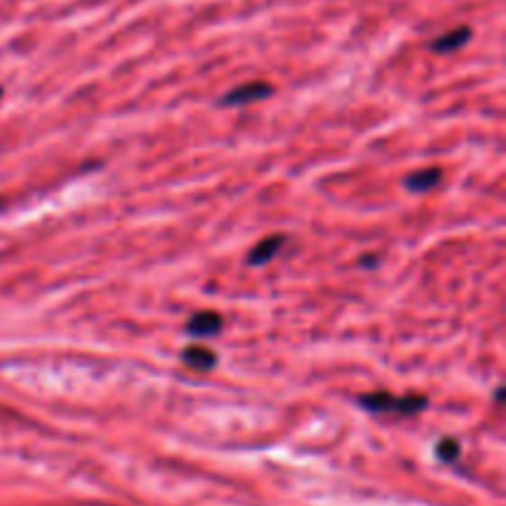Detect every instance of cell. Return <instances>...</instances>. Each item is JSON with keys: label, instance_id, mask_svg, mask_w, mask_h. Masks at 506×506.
<instances>
[{"label": "cell", "instance_id": "obj_1", "mask_svg": "<svg viewBox=\"0 0 506 506\" xmlns=\"http://www.w3.org/2000/svg\"><path fill=\"white\" fill-rule=\"evenodd\" d=\"M358 405L366 408L368 413H398V415H418L428 408V398L425 395H405V398H395V395L378 391V393L358 395Z\"/></svg>", "mask_w": 506, "mask_h": 506}, {"label": "cell", "instance_id": "obj_2", "mask_svg": "<svg viewBox=\"0 0 506 506\" xmlns=\"http://www.w3.org/2000/svg\"><path fill=\"white\" fill-rule=\"evenodd\" d=\"M272 92L274 87L267 85V82H247V85L235 87V89H230L227 94H223L220 106H244V104L262 102V99H267Z\"/></svg>", "mask_w": 506, "mask_h": 506}, {"label": "cell", "instance_id": "obj_3", "mask_svg": "<svg viewBox=\"0 0 506 506\" xmlns=\"http://www.w3.org/2000/svg\"><path fill=\"white\" fill-rule=\"evenodd\" d=\"M284 244H287V237H284V235H270V237H264V240H260V243L250 250V254H247V264L262 267V264L272 262Z\"/></svg>", "mask_w": 506, "mask_h": 506}, {"label": "cell", "instance_id": "obj_4", "mask_svg": "<svg viewBox=\"0 0 506 506\" xmlns=\"http://www.w3.org/2000/svg\"><path fill=\"white\" fill-rule=\"evenodd\" d=\"M223 328V317L217 311H198L193 319L186 324V334L196 338H207L220 334Z\"/></svg>", "mask_w": 506, "mask_h": 506}, {"label": "cell", "instance_id": "obj_5", "mask_svg": "<svg viewBox=\"0 0 506 506\" xmlns=\"http://www.w3.org/2000/svg\"><path fill=\"white\" fill-rule=\"evenodd\" d=\"M469 38H472V30L467 28V25H460V28L450 30V32H445V35H440V38L432 42V52H440V55H445V52H455V50H460V47H465L469 42Z\"/></svg>", "mask_w": 506, "mask_h": 506}, {"label": "cell", "instance_id": "obj_6", "mask_svg": "<svg viewBox=\"0 0 506 506\" xmlns=\"http://www.w3.org/2000/svg\"><path fill=\"white\" fill-rule=\"evenodd\" d=\"M442 183V169H420L405 179V188L413 193H428Z\"/></svg>", "mask_w": 506, "mask_h": 506}, {"label": "cell", "instance_id": "obj_7", "mask_svg": "<svg viewBox=\"0 0 506 506\" xmlns=\"http://www.w3.org/2000/svg\"><path fill=\"white\" fill-rule=\"evenodd\" d=\"M183 363L193 368V371H200V373H203V371L216 368L217 356H216V351H210V348L188 346V348H183Z\"/></svg>", "mask_w": 506, "mask_h": 506}, {"label": "cell", "instance_id": "obj_8", "mask_svg": "<svg viewBox=\"0 0 506 506\" xmlns=\"http://www.w3.org/2000/svg\"><path fill=\"white\" fill-rule=\"evenodd\" d=\"M435 452H437V457H440L442 462H455L457 457H460V440H455V437H445V440L437 442V447H435Z\"/></svg>", "mask_w": 506, "mask_h": 506}, {"label": "cell", "instance_id": "obj_9", "mask_svg": "<svg viewBox=\"0 0 506 506\" xmlns=\"http://www.w3.org/2000/svg\"><path fill=\"white\" fill-rule=\"evenodd\" d=\"M0 207H3V200H0Z\"/></svg>", "mask_w": 506, "mask_h": 506}, {"label": "cell", "instance_id": "obj_10", "mask_svg": "<svg viewBox=\"0 0 506 506\" xmlns=\"http://www.w3.org/2000/svg\"><path fill=\"white\" fill-rule=\"evenodd\" d=\"M0 97H3V89H0Z\"/></svg>", "mask_w": 506, "mask_h": 506}]
</instances>
